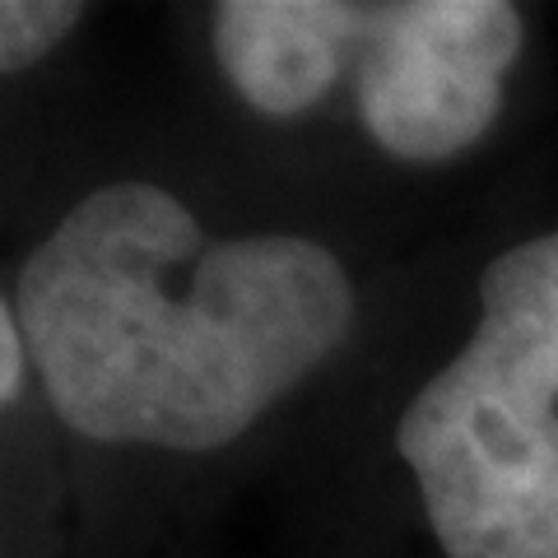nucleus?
Segmentation results:
<instances>
[{
  "label": "nucleus",
  "mask_w": 558,
  "mask_h": 558,
  "mask_svg": "<svg viewBox=\"0 0 558 558\" xmlns=\"http://www.w3.org/2000/svg\"><path fill=\"white\" fill-rule=\"evenodd\" d=\"M354 307L322 242L205 238L172 191L112 182L24 260L14 322L75 433L215 451L336 354Z\"/></svg>",
  "instance_id": "f257e3e1"
},
{
  "label": "nucleus",
  "mask_w": 558,
  "mask_h": 558,
  "mask_svg": "<svg viewBox=\"0 0 558 558\" xmlns=\"http://www.w3.org/2000/svg\"><path fill=\"white\" fill-rule=\"evenodd\" d=\"M447 558H558V233L480 275V326L396 424Z\"/></svg>",
  "instance_id": "f03ea898"
},
{
  "label": "nucleus",
  "mask_w": 558,
  "mask_h": 558,
  "mask_svg": "<svg viewBox=\"0 0 558 558\" xmlns=\"http://www.w3.org/2000/svg\"><path fill=\"white\" fill-rule=\"evenodd\" d=\"M526 43L508 0L359 5L354 94L368 135L405 163H442L494 126Z\"/></svg>",
  "instance_id": "7ed1b4c3"
},
{
  "label": "nucleus",
  "mask_w": 558,
  "mask_h": 558,
  "mask_svg": "<svg viewBox=\"0 0 558 558\" xmlns=\"http://www.w3.org/2000/svg\"><path fill=\"white\" fill-rule=\"evenodd\" d=\"M215 61L247 108L299 117L354 61L359 5L340 0H223L209 10Z\"/></svg>",
  "instance_id": "20e7f679"
},
{
  "label": "nucleus",
  "mask_w": 558,
  "mask_h": 558,
  "mask_svg": "<svg viewBox=\"0 0 558 558\" xmlns=\"http://www.w3.org/2000/svg\"><path fill=\"white\" fill-rule=\"evenodd\" d=\"M80 20L84 5L70 0H0V75L38 65L75 33Z\"/></svg>",
  "instance_id": "39448f33"
},
{
  "label": "nucleus",
  "mask_w": 558,
  "mask_h": 558,
  "mask_svg": "<svg viewBox=\"0 0 558 558\" xmlns=\"http://www.w3.org/2000/svg\"><path fill=\"white\" fill-rule=\"evenodd\" d=\"M24 336H20V322H14V307L0 299V405H10L24 387Z\"/></svg>",
  "instance_id": "423d86ee"
}]
</instances>
